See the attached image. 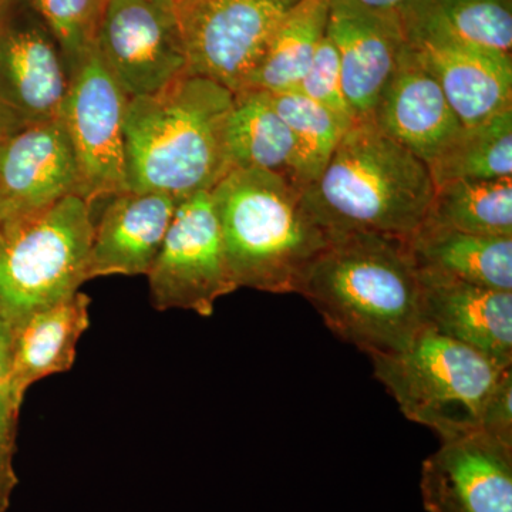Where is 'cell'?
I'll use <instances>...</instances> for the list:
<instances>
[{
    "instance_id": "24",
    "label": "cell",
    "mask_w": 512,
    "mask_h": 512,
    "mask_svg": "<svg viewBox=\"0 0 512 512\" xmlns=\"http://www.w3.org/2000/svg\"><path fill=\"white\" fill-rule=\"evenodd\" d=\"M433 183L512 177V107L474 126H463L427 164Z\"/></svg>"
},
{
    "instance_id": "14",
    "label": "cell",
    "mask_w": 512,
    "mask_h": 512,
    "mask_svg": "<svg viewBox=\"0 0 512 512\" xmlns=\"http://www.w3.org/2000/svg\"><path fill=\"white\" fill-rule=\"evenodd\" d=\"M79 185L76 157L62 119L0 138V197L8 221L79 195Z\"/></svg>"
},
{
    "instance_id": "5",
    "label": "cell",
    "mask_w": 512,
    "mask_h": 512,
    "mask_svg": "<svg viewBox=\"0 0 512 512\" xmlns=\"http://www.w3.org/2000/svg\"><path fill=\"white\" fill-rule=\"evenodd\" d=\"M93 205L69 195L6 222L0 234V318L19 326L72 298L89 279Z\"/></svg>"
},
{
    "instance_id": "4",
    "label": "cell",
    "mask_w": 512,
    "mask_h": 512,
    "mask_svg": "<svg viewBox=\"0 0 512 512\" xmlns=\"http://www.w3.org/2000/svg\"><path fill=\"white\" fill-rule=\"evenodd\" d=\"M282 175L234 168L211 191L229 269L239 288L298 293L332 237Z\"/></svg>"
},
{
    "instance_id": "7",
    "label": "cell",
    "mask_w": 512,
    "mask_h": 512,
    "mask_svg": "<svg viewBox=\"0 0 512 512\" xmlns=\"http://www.w3.org/2000/svg\"><path fill=\"white\" fill-rule=\"evenodd\" d=\"M299 0H188L175 6L188 74L247 89L285 16Z\"/></svg>"
},
{
    "instance_id": "26",
    "label": "cell",
    "mask_w": 512,
    "mask_h": 512,
    "mask_svg": "<svg viewBox=\"0 0 512 512\" xmlns=\"http://www.w3.org/2000/svg\"><path fill=\"white\" fill-rule=\"evenodd\" d=\"M276 113L291 130L298 147L303 188L322 173L340 138L352 124L298 92L268 93Z\"/></svg>"
},
{
    "instance_id": "1",
    "label": "cell",
    "mask_w": 512,
    "mask_h": 512,
    "mask_svg": "<svg viewBox=\"0 0 512 512\" xmlns=\"http://www.w3.org/2000/svg\"><path fill=\"white\" fill-rule=\"evenodd\" d=\"M298 293L336 336L369 356L402 352L424 326L419 271L402 239L332 237Z\"/></svg>"
},
{
    "instance_id": "35",
    "label": "cell",
    "mask_w": 512,
    "mask_h": 512,
    "mask_svg": "<svg viewBox=\"0 0 512 512\" xmlns=\"http://www.w3.org/2000/svg\"><path fill=\"white\" fill-rule=\"evenodd\" d=\"M6 2H8V0H0V9H2V6L5 5Z\"/></svg>"
},
{
    "instance_id": "8",
    "label": "cell",
    "mask_w": 512,
    "mask_h": 512,
    "mask_svg": "<svg viewBox=\"0 0 512 512\" xmlns=\"http://www.w3.org/2000/svg\"><path fill=\"white\" fill-rule=\"evenodd\" d=\"M147 278L161 312L183 309L210 318L218 299L237 291L211 192L178 202Z\"/></svg>"
},
{
    "instance_id": "17",
    "label": "cell",
    "mask_w": 512,
    "mask_h": 512,
    "mask_svg": "<svg viewBox=\"0 0 512 512\" xmlns=\"http://www.w3.org/2000/svg\"><path fill=\"white\" fill-rule=\"evenodd\" d=\"M94 222L89 279L147 275L160 251L178 200L158 192H121Z\"/></svg>"
},
{
    "instance_id": "27",
    "label": "cell",
    "mask_w": 512,
    "mask_h": 512,
    "mask_svg": "<svg viewBox=\"0 0 512 512\" xmlns=\"http://www.w3.org/2000/svg\"><path fill=\"white\" fill-rule=\"evenodd\" d=\"M55 37L67 73L96 47L107 0H29Z\"/></svg>"
},
{
    "instance_id": "20",
    "label": "cell",
    "mask_w": 512,
    "mask_h": 512,
    "mask_svg": "<svg viewBox=\"0 0 512 512\" xmlns=\"http://www.w3.org/2000/svg\"><path fill=\"white\" fill-rule=\"evenodd\" d=\"M409 43H454L512 56V0H407Z\"/></svg>"
},
{
    "instance_id": "22",
    "label": "cell",
    "mask_w": 512,
    "mask_h": 512,
    "mask_svg": "<svg viewBox=\"0 0 512 512\" xmlns=\"http://www.w3.org/2000/svg\"><path fill=\"white\" fill-rule=\"evenodd\" d=\"M227 146L232 170L269 171L303 188L295 138L268 93L244 90L234 94Z\"/></svg>"
},
{
    "instance_id": "15",
    "label": "cell",
    "mask_w": 512,
    "mask_h": 512,
    "mask_svg": "<svg viewBox=\"0 0 512 512\" xmlns=\"http://www.w3.org/2000/svg\"><path fill=\"white\" fill-rule=\"evenodd\" d=\"M421 315L427 328L512 366V292L419 272Z\"/></svg>"
},
{
    "instance_id": "34",
    "label": "cell",
    "mask_w": 512,
    "mask_h": 512,
    "mask_svg": "<svg viewBox=\"0 0 512 512\" xmlns=\"http://www.w3.org/2000/svg\"><path fill=\"white\" fill-rule=\"evenodd\" d=\"M188 2V0H174V5H178V3Z\"/></svg>"
},
{
    "instance_id": "12",
    "label": "cell",
    "mask_w": 512,
    "mask_h": 512,
    "mask_svg": "<svg viewBox=\"0 0 512 512\" xmlns=\"http://www.w3.org/2000/svg\"><path fill=\"white\" fill-rule=\"evenodd\" d=\"M420 488L429 512H512V446L481 430L441 441Z\"/></svg>"
},
{
    "instance_id": "16",
    "label": "cell",
    "mask_w": 512,
    "mask_h": 512,
    "mask_svg": "<svg viewBox=\"0 0 512 512\" xmlns=\"http://www.w3.org/2000/svg\"><path fill=\"white\" fill-rule=\"evenodd\" d=\"M372 120L426 164L463 127L436 77L410 45L384 87Z\"/></svg>"
},
{
    "instance_id": "25",
    "label": "cell",
    "mask_w": 512,
    "mask_h": 512,
    "mask_svg": "<svg viewBox=\"0 0 512 512\" xmlns=\"http://www.w3.org/2000/svg\"><path fill=\"white\" fill-rule=\"evenodd\" d=\"M424 222L467 234L512 237V177L440 185Z\"/></svg>"
},
{
    "instance_id": "29",
    "label": "cell",
    "mask_w": 512,
    "mask_h": 512,
    "mask_svg": "<svg viewBox=\"0 0 512 512\" xmlns=\"http://www.w3.org/2000/svg\"><path fill=\"white\" fill-rule=\"evenodd\" d=\"M20 407L5 384L0 387V512H6L19 480L15 471L16 429Z\"/></svg>"
},
{
    "instance_id": "30",
    "label": "cell",
    "mask_w": 512,
    "mask_h": 512,
    "mask_svg": "<svg viewBox=\"0 0 512 512\" xmlns=\"http://www.w3.org/2000/svg\"><path fill=\"white\" fill-rule=\"evenodd\" d=\"M480 430L512 446V366L504 370L485 404Z\"/></svg>"
},
{
    "instance_id": "9",
    "label": "cell",
    "mask_w": 512,
    "mask_h": 512,
    "mask_svg": "<svg viewBox=\"0 0 512 512\" xmlns=\"http://www.w3.org/2000/svg\"><path fill=\"white\" fill-rule=\"evenodd\" d=\"M128 99L96 47L69 72L62 119L79 170V197L93 205L128 191L126 120Z\"/></svg>"
},
{
    "instance_id": "23",
    "label": "cell",
    "mask_w": 512,
    "mask_h": 512,
    "mask_svg": "<svg viewBox=\"0 0 512 512\" xmlns=\"http://www.w3.org/2000/svg\"><path fill=\"white\" fill-rule=\"evenodd\" d=\"M329 0H299L285 16L245 90L295 92L328 28Z\"/></svg>"
},
{
    "instance_id": "3",
    "label": "cell",
    "mask_w": 512,
    "mask_h": 512,
    "mask_svg": "<svg viewBox=\"0 0 512 512\" xmlns=\"http://www.w3.org/2000/svg\"><path fill=\"white\" fill-rule=\"evenodd\" d=\"M434 192L427 164L366 119L345 131L302 195L330 237L366 232L407 241L426 221Z\"/></svg>"
},
{
    "instance_id": "21",
    "label": "cell",
    "mask_w": 512,
    "mask_h": 512,
    "mask_svg": "<svg viewBox=\"0 0 512 512\" xmlns=\"http://www.w3.org/2000/svg\"><path fill=\"white\" fill-rule=\"evenodd\" d=\"M406 244L419 272L512 292V237L467 234L424 222Z\"/></svg>"
},
{
    "instance_id": "18",
    "label": "cell",
    "mask_w": 512,
    "mask_h": 512,
    "mask_svg": "<svg viewBox=\"0 0 512 512\" xmlns=\"http://www.w3.org/2000/svg\"><path fill=\"white\" fill-rule=\"evenodd\" d=\"M463 126L512 107V56L454 43H409Z\"/></svg>"
},
{
    "instance_id": "33",
    "label": "cell",
    "mask_w": 512,
    "mask_h": 512,
    "mask_svg": "<svg viewBox=\"0 0 512 512\" xmlns=\"http://www.w3.org/2000/svg\"><path fill=\"white\" fill-rule=\"evenodd\" d=\"M6 221H8V212H6L5 204H3L2 197H0V234H2Z\"/></svg>"
},
{
    "instance_id": "31",
    "label": "cell",
    "mask_w": 512,
    "mask_h": 512,
    "mask_svg": "<svg viewBox=\"0 0 512 512\" xmlns=\"http://www.w3.org/2000/svg\"><path fill=\"white\" fill-rule=\"evenodd\" d=\"M15 350V328L8 320L0 318V387L8 380Z\"/></svg>"
},
{
    "instance_id": "13",
    "label": "cell",
    "mask_w": 512,
    "mask_h": 512,
    "mask_svg": "<svg viewBox=\"0 0 512 512\" xmlns=\"http://www.w3.org/2000/svg\"><path fill=\"white\" fill-rule=\"evenodd\" d=\"M326 33L338 50L343 93L355 120L372 119L384 87L409 45L399 12L329 0Z\"/></svg>"
},
{
    "instance_id": "36",
    "label": "cell",
    "mask_w": 512,
    "mask_h": 512,
    "mask_svg": "<svg viewBox=\"0 0 512 512\" xmlns=\"http://www.w3.org/2000/svg\"><path fill=\"white\" fill-rule=\"evenodd\" d=\"M173 3H174V0H173Z\"/></svg>"
},
{
    "instance_id": "2",
    "label": "cell",
    "mask_w": 512,
    "mask_h": 512,
    "mask_svg": "<svg viewBox=\"0 0 512 512\" xmlns=\"http://www.w3.org/2000/svg\"><path fill=\"white\" fill-rule=\"evenodd\" d=\"M234 94L185 74L150 96L128 99L127 187L181 201L211 192L232 171L227 126Z\"/></svg>"
},
{
    "instance_id": "32",
    "label": "cell",
    "mask_w": 512,
    "mask_h": 512,
    "mask_svg": "<svg viewBox=\"0 0 512 512\" xmlns=\"http://www.w3.org/2000/svg\"><path fill=\"white\" fill-rule=\"evenodd\" d=\"M369 9L384 10V12H399L407 0H353Z\"/></svg>"
},
{
    "instance_id": "11",
    "label": "cell",
    "mask_w": 512,
    "mask_h": 512,
    "mask_svg": "<svg viewBox=\"0 0 512 512\" xmlns=\"http://www.w3.org/2000/svg\"><path fill=\"white\" fill-rule=\"evenodd\" d=\"M96 49L127 99L160 92L188 74L173 0H107Z\"/></svg>"
},
{
    "instance_id": "10",
    "label": "cell",
    "mask_w": 512,
    "mask_h": 512,
    "mask_svg": "<svg viewBox=\"0 0 512 512\" xmlns=\"http://www.w3.org/2000/svg\"><path fill=\"white\" fill-rule=\"evenodd\" d=\"M69 73L55 37L25 0L0 9V138L60 119Z\"/></svg>"
},
{
    "instance_id": "6",
    "label": "cell",
    "mask_w": 512,
    "mask_h": 512,
    "mask_svg": "<svg viewBox=\"0 0 512 512\" xmlns=\"http://www.w3.org/2000/svg\"><path fill=\"white\" fill-rule=\"evenodd\" d=\"M369 357L404 416L441 441L480 430L485 404L507 369L427 326L402 352Z\"/></svg>"
},
{
    "instance_id": "28",
    "label": "cell",
    "mask_w": 512,
    "mask_h": 512,
    "mask_svg": "<svg viewBox=\"0 0 512 512\" xmlns=\"http://www.w3.org/2000/svg\"><path fill=\"white\" fill-rule=\"evenodd\" d=\"M295 92L316 101L340 119L350 124L355 123V117L343 93L338 50L328 33L320 40L311 67Z\"/></svg>"
},
{
    "instance_id": "19",
    "label": "cell",
    "mask_w": 512,
    "mask_h": 512,
    "mask_svg": "<svg viewBox=\"0 0 512 512\" xmlns=\"http://www.w3.org/2000/svg\"><path fill=\"white\" fill-rule=\"evenodd\" d=\"M89 326L90 298L83 292L33 313L16 326L12 367L5 383L13 402L22 407L32 384L69 372Z\"/></svg>"
}]
</instances>
